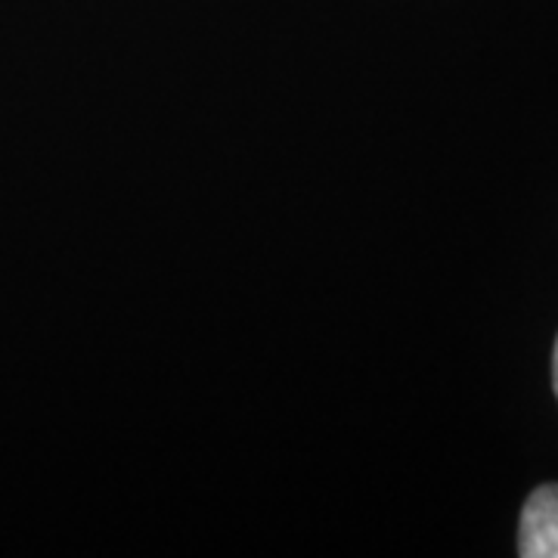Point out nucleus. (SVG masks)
<instances>
[{
    "label": "nucleus",
    "instance_id": "f03ea898",
    "mask_svg": "<svg viewBox=\"0 0 558 558\" xmlns=\"http://www.w3.org/2000/svg\"><path fill=\"white\" fill-rule=\"evenodd\" d=\"M553 388H556V398H558V339H556V354H553Z\"/></svg>",
    "mask_w": 558,
    "mask_h": 558
},
{
    "label": "nucleus",
    "instance_id": "f257e3e1",
    "mask_svg": "<svg viewBox=\"0 0 558 558\" xmlns=\"http://www.w3.org/2000/svg\"><path fill=\"white\" fill-rule=\"evenodd\" d=\"M519 556L558 558V484H543L524 502L519 527Z\"/></svg>",
    "mask_w": 558,
    "mask_h": 558
}]
</instances>
